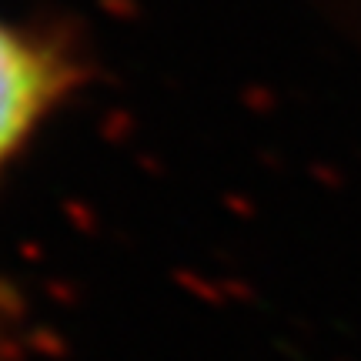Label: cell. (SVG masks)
Listing matches in <instances>:
<instances>
[{"mask_svg": "<svg viewBox=\"0 0 361 361\" xmlns=\"http://www.w3.org/2000/svg\"><path fill=\"white\" fill-rule=\"evenodd\" d=\"M94 80L87 37L67 20L0 11V178Z\"/></svg>", "mask_w": 361, "mask_h": 361, "instance_id": "obj_1", "label": "cell"}, {"mask_svg": "<svg viewBox=\"0 0 361 361\" xmlns=\"http://www.w3.org/2000/svg\"><path fill=\"white\" fill-rule=\"evenodd\" d=\"M34 345V314L24 291L0 274V361H27Z\"/></svg>", "mask_w": 361, "mask_h": 361, "instance_id": "obj_2", "label": "cell"}]
</instances>
